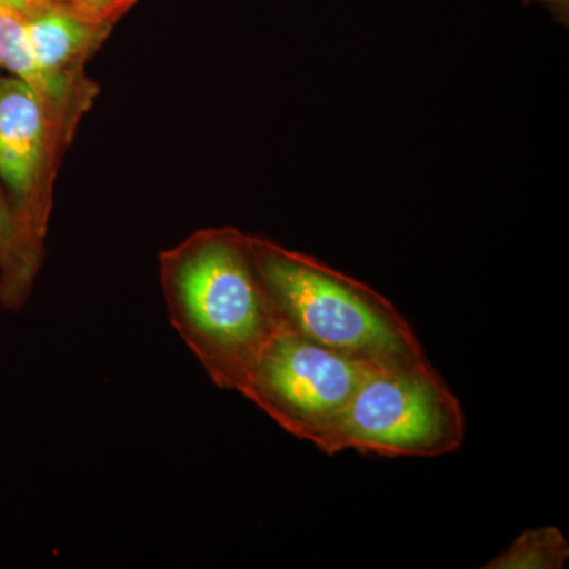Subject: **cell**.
I'll return each mask as SVG.
<instances>
[{
	"mask_svg": "<svg viewBox=\"0 0 569 569\" xmlns=\"http://www.w3.org/2000/svg\"><path fill=\"white\" fill-rule=\"evenodd\" d=\"M159 263L171 326L217 388L241 392L282 326L249 234L204 228L163 250Z\"/></svg>",
	"mask_w": 569,
	"mask_h": 569,
	"instance_id": "obj_1",
	"label": "cell"
},
{
	"mask_svg": "<svg viewBox=\"0 0 569 569\" xmlns=\"http://www.w3.org/2000/svg\"><path fill=\"white\" fill-rule=\"evenodd\" d=\"M249 244L284 328L372 365L426 355L410 321L369 284L263 236L249 234Z\"/></svg>",
	"mask_w": 569,
	"mask_h": 569,
	"instance_id": "obj_2",
	"label": "cell"
},
{
	"mask_svg": "<svg viewBox=\"0 0 569 569\" xmlns=\"http://www.w3.org/2000/svg\"><path fill=\"white\" fill-rule=\"evenodd\" d=\"M467 419L458 397L426 355L376 365L348 403L331 456L440 458L462 448Z\"/></svg>",
	"mask_w": 569,
	"mask_h": 569,
	"instance_id": "obj_3",
	"label": "cell"
},
{
	"mask_svg": "<svg viewBox=\"0 0 569 569\" xmlns=\"http://www.w3.org/2000/svg\"><path fill=\"white\" fill-rule=\"evenodd\" d=\"M372 366L310 342L282 325L239 395L284 432L331 456L348 403Z\"/></svg>",
	"mask_w": 569,
	"mask_h": 569,
	"instance_id": "obj_4",
	"label": "cell"
},
{
	"mask_svg": "<svg viewBox=\"0 0 569 569\" xmlns=\"http://www.w3.org/2000/svg\"><path fill=\"white\" fill-rule=\"evenodd\" d=\"M59 162L36 93L18 78L0 80V183L40 241L50 223Z\"/></svg>",
	"mask_w": 569,
	"mask_h": 569,
	"instance_id": "obj_5",
	"label": "cell"
},
{
	"mask_svg": "<svg viewBox=\"0 0 569 569\" xmlns=\"http://www.w3.org/2000/svg\"><path fill=\"white\" fill-rule=\"evenodd\" d=\"M111 29L82 20L66 6L51 7L26 20L33 61L51 86L71 129L77 130L99 93L96 82L86 77L84 67Z\"/></svg>",
	"mask_w": 569,
	"mask_h": 569,
	"instance_id": "obj_6",
	"label": "cell"
},
{
	"mask_svg": "<svg viewBox=\"0 0 569 569\" xmlns=\"http://www.w3.org/2000/svg\"><path fill=\"white\" fill-rule=\"evenodd\" d=\"M44 260L43 241L32 234L0 183V307L28 305Z\"/></svg>",
	"mask_w": 569,
	"mask_h": 569,
	"instance_id": "obj_7",
	"label": "cell"
},
{
	"mask_svg": "<svg viewBox=\"0 0 569 569\" xmlns=\"http://www.w3.org/2000/svg\"><path fill=\"white\" fill-rule=\"evenodd\" d=\"M0 67H6L14 78L26 82L36 93L43 111L52 148L59 159H62L77 130L71 129L51 86L44 80L43 73L33 61L24 18L2 6H0Z\"/></svg>",
	"mask_w": 569,
	"mask_h": 569,
	"instance_id": "obj_8",
	"label": "cell"
},
{
	"mask_svg": "<svg viewBox=\"0 0 569 569\" xmlns=\"http://www.w3.org/2000/svg\"><path fill=\"white\" fill-rule=\"evenodd\" d=\"M569 559V545L560 529L538 527L520 533L508 549L485 569H561Z\"/></svg>",
	"mask_w": 569,
	"mask_h": 569,
	"instance_id": "obj_9",
	"label": "cell"
},
{
	"mask_svg": "<svg viewBox=\"0 0 569 569\" xmlns=\"http://www.w3.org/2000/svg\"><path fill=\"white\" fill-rule=\"evenodd\" d=\"M134 3L137 0H63V6L82 20L110 28H114Z\"/></svg>",
	"mask_w": 569,
	"mask_h": 569,
	"instance_id": "obj_10",
	"label": "cell"
},
{
	"mask_svg": "<svg viewBox=\"0 0 569 569\" xmlns=\"http://www.w3.org/2000/svg\"><path fill=\"white\" fill-rule=\"evenodd\" d=\"M0 6L28 20L51 7L63 6V0H0Z\"/></svg>",
	"mask_w": 569,
	"mask_h": 569,
	"instance_id": "obj_11",
	"label": "cell"
}]
</instances>
